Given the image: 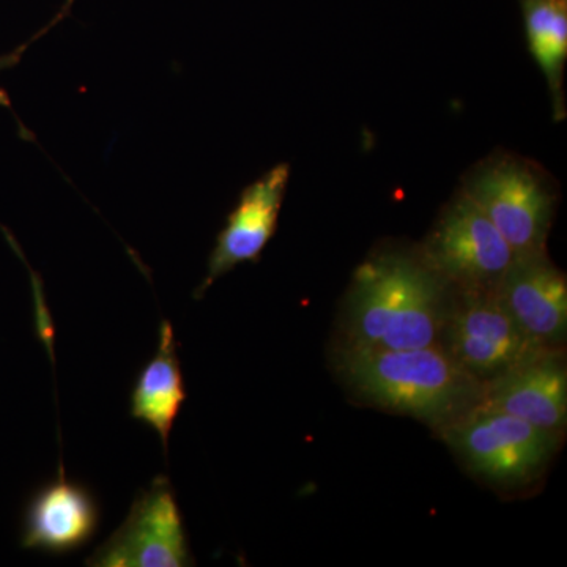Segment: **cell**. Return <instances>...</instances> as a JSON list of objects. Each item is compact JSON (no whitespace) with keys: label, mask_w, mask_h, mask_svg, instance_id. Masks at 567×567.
<instances>
[{"label":"cell","mask_w":567,"mask_h":567,"mask_svg":"<svg viewBox=\"0 0 567 567\" xmlns=\"http://www.w3.org/2000/svg\"><path fill=\"white\" fill-rule=\"evenodd\" d=\"M451 289L423 254L386 251L369 257L350 286L347 346L388 350L440 346Z\"/></svg>","instance_id":"obj_1"},{"label":"cell","mask_w":567,"mask_h":567,"mask_svg":"<svg viewBox=\"0 0 567 567\" xmlns=\"http://www.w3.org/2000/svg\"><path fill=\"white\" fill-rule=\"evenodd\" d=\"M338 371L369 404L412 416L436 431L480 404L484 383L466 372L442 346L423 349L344 347Z\"/></svg>","instance_id":"obj_2"},{"label":"cell","mask_w":567,"mask_h":567,"mask_svg":"<svg viewBox=\"0 0 567 567\" xmlns=\"http://www.w3.org/2000/svg\"><path fill=\"white\" fill-rule=\"evenodd\" d=\"M439 434L470 472L499 486L535 480L559 442L558 435L527 421L481 409L440 429Z\"/></svg>","instance_id":"obj_3"},{"label":"cell","mask_w":567,"mask_h":567,"mask_svg":"<svg viewBox=\"0 0 567 567\" xmlns=\"http://www.w3.org/2000/svg\"><path fill=\"white\" fill-rule=\"evenodd\" d=\"M440 346L481 382L544 352L507 311L498 290L454 289Z\"/></svg>","instance_id":"obj_4"},{"label":"cell","mask_w":567,"mask_h":567,"mask_svg":"<svg viewBox=\"0 0 567 567\" xmlns=\"http://www.w3.org/2000/svg\"><path fill=\"white\" fill-rule=\"evenodd\" d=\"M462 193L487 216L516 256L546 249L555 197L535 166L513 156L488 159Z\"/></svg>","instance_id":"obj_5"},{"label":"cell","mask_w":567,"mask_h":567,"mask_svg":"<svg viewBox=\"0 0 567 567\" xmlns=\"http://www.w3.org/2000/svg\"><path fill=\"white\" fill-rule=\"evenodd\" d=\"M421 254L458 290L495 289L516 259L494 224L462 192L443 210Z\"/></svg>","instance_id":"obj_6"},{"label":"cell","mask_w":567,"mask_h":567,"mask_svg":"<svg viewBox=\"0 0 567 567\" xmlns=\"http://www.w3.org/2000/svg\"><path fill=\"white\" fill-rule=\"evenodd\" d=\"M93 567H186L194 565L174 488L158 476L141 491L121 527L96 548Z\"/></svg>","instance_id":"obj_7"},{"label":"cell","mask_w":567,"mask_h":567,"mask_svg":"<svg viewBox=\"0 0 567 567\" xmlns=\"http://www.w3.org/2000/svg\"><path fill=\"white\" fill-rule=\"evenodd\" d=\"M289 178V164L282 163L244 189L216 238L208 257L207 275L194 297H203L213 284L238 265L260 259L278 227Z\"/></svg>","instance_id":"obj_8"},{"label":"cell","mask_w":567,"mask_h":567,"mask_svg":"<svg viewBox=\"0 0 567 567\" xmlns=\"http://www.w3.org/2000/svg\"><path fill=\"white\" fill-rule=\"evenodd\" d=\"M475 409L506 413L561 435L567 421V369L561 350H544L488 380Z\"/></svg>","instance_id":"obj_9"},{"label":"cell","mask_w":567,"mask_h":567,"mask_svg":"<svg viewBox=\"0 0 567 567\" xmlns=\"http://www.w3.org/2000/svg\"><path fill=\"white\" fill-rule=\"evenodd\" d=\"M496 290L529 339L559 349L567 333V281L546 249L516 256Z\"/></svg>","instance_id":"obj_10"},{"label":"cell","mask_w":567,"mask_h":567,"mask_svg":"<svg viewBox=\"0 0 567 567\" xmlns=\"http://www.w3.org/2000/svg\"><path fill=\"white\" fill-rule=\"evenodd\" d=\"M100 507L87 487L55 480L40 488L29 502L22 525V547L50 555H69L87 546L99 532Z\"/></svg>","instance_id":"obj_11"},{"label":"cell","mask_w":567,"mask_h":567,"mask_svg":"<svg viewBox=\"0 0 567 567\" xmlns=\"http://www.w3.org/2000/svg\"><path fill=\"white\" fill-rule=\"evenodd\" d=\"M185 401V382L173 324L163 320L158 349L134 382L130 413L133 420L141 421L158 434L167 453L171 431Z\"/></svg>","instance_id":"obj_12"},{"label":"cell","mask_w":567,"mask_h":567,"mask_svg":"<svg viewBox=\"0 0 567 567\" xmlns=\"http://www.w3.org/2000/svg\"><path fill=\"white\" fill-rule=\"evenodd\" d=\"M529 51L546 76L557 117L565 115L563 71L567 59V0H525Z\"/></svg>","instance_id":"obj_13"},{"label":"cell","mask_w":567,"mask_h":567,"mask_svg":"<svg viewBox=\"0 0 567 567\" xmlns=\"http://www.w3.org/2000/svg\"><path fill=\"white\" fill-rule=\"evenodd\" d=\"M25 48H28V44L22 47L20 51L13 52V54L6 55V58L0 59V70L7 69V66H11L13 63H17ZM0 104H2V106H9L10 104L9 99H7L6 92H3L2 89H0Z\"/></svg>","instance_id":"obj_14"}]
</instances>
